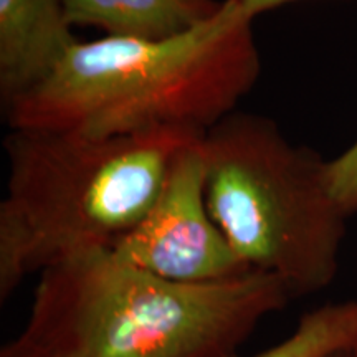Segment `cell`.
<instances>
[{"instance_id": "obj_1", "label": "cell", "mask_w": 357, "mask_h": 357, "mask_svg": "<svg viewBox=\"0 0 357 357\" xmlns=\"http://www.w3.org/2000/svg\"><path fill=\"white\" fill-rule=\"evenodd\" d=\"M253 17L236 0L178 37L77 42L3 113L10 129L114 137L164 128L207 132L261 73Z\"/></svg>"}, {"instance_id": "obj_2", "label": "cell", "mask_w": 357, "mask_h": 357, "mask_svg": "<svg viewBox=\"0 0 357 357\" xmlns=\"http://www.w3.org/2000/svg\"><path fill=\"white\" fill-rule=\"evenodd\" d=\"M291 296L261 271L177 283L89 250L45 268L15 341L32 357H230Z\"/></svg>"}, {"instance_id": "obj_3", "label": "cell", "mask_w": 357, "mask_h": 357, "mask_svg": "<svg viewBox=\"0 0 357 357\" xmlns=\"http://www.w3.org/2000/svg\"><path fill=\"white\" fill-rule=\"evenodd\" d=\"M205 202L248 270L293 296L328 288L339 270L347 215L326 182V160L289 142L273 119L234 113L204 134Z\"/></svg>"}, {"instance_id": "obj_4", "label": "cell", "mask_w": 357, "mask_h": 357, "mask_svg": "<svg viewBox=\"0 0 357 357\" xmlns=\"http://www.w3.org/2000/svg\"><path fill=\"white\" fill-rule=\"evenodd\" d=\"M205 132L182 128L89 137L12 129L7 197L24 227L32 271L89 250L113 248L151 211L184 147Z\"/></svg>"}, {"instance_id": "obj_5", "label": "cell", "mask_w": 357, "mask_h": 357, "mask_svg": "<svg viewBox=\"0 0 357 357\" xmlns=\"http://www.w3.org/2000/svg\"><path fill=\"white\" fill-rule=\"evenodd\" d=\"M202 139L176 155L151 211L111 248L129 265L177 283H213L253 271L207 208Z\"/></svg>"}, {"instance_id": "obj_6", "label": "cell", "mask_w": 357, "mask_h": 357, "mask_svg": "<svg viewBox=\"0 0 357 357\" xmlns=\"http://www.w3.org/2000/svg\"><path fill=\"white\" fill-rule=\"evenodd\" d=\"M77 42L63 0H0L3 109L43 82Z\"/></svg>"}, {"instance_id": "obj_7", "label": "cell", "mask_w": 357, "mask_h": 357, "mask_svg": "<svg viewBox=\"0 0 357 357\" xmlns=\"http://www.w3.org/2000/svg\"><path fill=\"white\" fill-rule=\"evenodd\" d=\"M71 26H96L106 37L160 42L213 19L217 0H63Z\"/></svg>"}, {"instance_id": "obj_8", "label": "cell", "mask_w": 357, "mask_h": 357, "mask_svg": "<svg viewBox=\"0 0 357 357\" xmlns=\"http://www.w3.org/2000/svg\"><path fill=\"white\" fill-rule=\"evenodd\" d=\"M356 341L357 300H349L306 312L288 337L248 357H323Z\"/></svg>"}, {"instance_id": "obj_9", "label": "cell", "mask_w": 357, "mask_h": 357, "mask_svg": "<svg viewBox=\"0 0 357 357\" xmlns=\"http://www.w3.org/2000/svg\"><path fill=\"white\" fill-rule=\"evenodd\" d=\"M32 273L30 242L24 227L0 207V300L12 296L26 275Z\"/></svg>"}, {"instance_id": "obj_10", "label": "cell", "mask_w": 357, "mask_h": 357, "mask_svg": "<svg viewBox=\"0 0 357 357\" xmlns=\"http://www.w3.org/2000/svg\"><path fill=\"white\" fill-rule=\"evenodd\" d=\"M326 182L347 217L357 212V141L336 159L326 160Z\"/></svg>"}, {"instance_id": "obj_11", "label": "cell", "mask_w": 357, "mask_h": 357, "mask_svg": "<svg viewBox=\"0 0 357 357\" xmlns=\"http://www.w3.org/2000/svg\"><path fill=\"white\" fill-rule=\"evenodd\" d=\"M236 2L255 19L257 15H260L263 12L273 10V8H278L289 2H296V0H236Z\"/></svg>"}, {"instance_id": "obj_12", "label": "cell", "mask_w": 357, "mask_h": 357, "mask_svg": "<svg viewBox=\"0 0 357 357\" xmlns=\"http://www.w3.org/2000/svg\"><path fill=\"white\" fill-rule=\"evenodd\" d=\"M0 357H32V356H30L29 352H25L24 347H22L19 342L12 341L10 344L3 346L2 352H0Z\"/></svg>"}, {"instance_id": "obj_13", "label": "cell", "mask_w": 357, "mask_h": 357, "mask_svg": "<svg viewBox=\"0 0 357 357\" xmlns=\"http://www.w3.org/2000/svg\"><path fill=\"white\" fill-rule=\"evenodd\" d=\"M323 357H357V341L351 342V344L334 349Z\"/></svg>"}]
</instances>
